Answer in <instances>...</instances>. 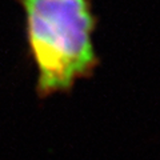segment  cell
<instances>
[{"label": "cell", "mask_w": 160, "mask_h": 160, "mask_svg": "<svg viewBox=\"0 0 160 160\" xmlns=\"http://www.w3.org/2000/svg\"><path fill=\"white\" fill-rule=\"evenodd\" d=\"M24 13L29 55L38 69V92L67 91L96 66L92 35L98 19L91 0H15Z\"/></svg>", "instance_id": "1"}]
</instances>
